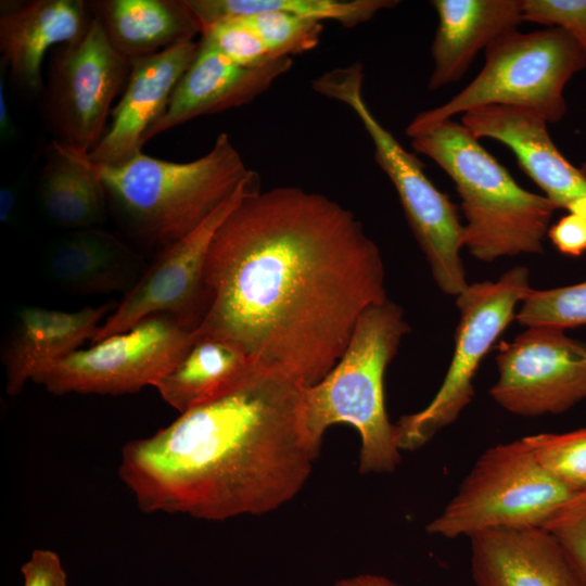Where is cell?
<instances>
[{
	"mask_svg": "<svg viewBox=\"0 0 586 586\" xmlns=\"http://www.w3.org/2000/svg\"><path fill=\"white\" fill-rule=\"evenodd\" d=\"M384 278L352 211L297 187L258 188L212 241L194 332L311 386L341 359L362 313L387 300Z\"/></svg>",
	"mask_w": 586,
	"mask_h": 586,
	"instance_id": "6da1fadb",
	"label": "cell"
},
{
	"mask_svg": "<svg viewBox=\"0 0 586 586\" xmlns=\"http://www.w3.org/2000/svg\"><path fill=\"white\" fill-rule=\"evenodd\" d=\"M305 387L254 362L222 395L125 444L118 475L145 513L225 521L273 511L319 456L302 429Z\"/></svg>",
	"mask_w": 586,
	"mask_h": 586,
	"instance_id": "7a4b0ae2",
	"label": "cell"
},
{
	"mask_svg": "<svg viewBox=\"0 0 586 586\" xmlns=\"http://www.w3.org/2000/svg\"><path fill=\"white\" fill-rule=\"evenodd\" d=\"M411 146L454 181L467 220L463 247L482 262L544 251L557 209L523 189L461 123L446 119L407 131Z\"/></svg>",
	"mask_w": 586,
	"mask_h": 586,
	"instance_id": "3957f363",
	"label": "cell"
},
{
	"mask_svg": "<svg viewBox=\"0 0 586 586\" xmlns=\"http://www.w3.org/2000/svg\"><path fill=\"white\" fill-rule=\"evenodd\" d=\"M71 151L100 180L131 232L161 250L201 225L253 173L225 132L206 154L182 163L141 151L118 164H98Z\"/></svg>",
	"mask_w": 586,
	"mask_h": 586,
	"instance_id": "277c9868",
	"label": "cell"
},
{
	"mask_svg": "<svg viewBox=\"0 0 586 586\" xmlns=\"http://www.w3.org/2000/svg\"><path fill=\"white\" fill-rule=\"evenodd\" d=\"M409 330L403 309L391 300L370 306L359 317L334 368L304 388L301 423L317 454L324 432L346 423L360 436V473H388L397 468L400 450L385 409L383 382L386 367Z\"/></svg>",
	"mask_w": 586,
	"mask_h": 586,
	"instance_id": "5b68a950",
	"label": "cell"
},
{
	"mask_svg": "<svg viewBox=\"0 0 586 586\" xmlns=\"http://www.w3.org/2000/svg\"><path fill=\"white\" fill-rule=\"evenodd\" d=\"M364 66L356 62L321 74L311 88L355 113L373 143L375 162L398 194L435 283L443 293L457 296L469 284L460 255L464 225L456 205L432 183L417 156L373 115L364 98Z\"/></svg>",
	"mask_w": 586,
	"mask_h": 586,
	"instance_id": "8992f818",
	"label": "cell"
},
{
	"mask_svg": "<svg viewBox=\"0 0 586 586\" xmlns=\"http://www.w3.org/2000/svg\"><path fill=\"white\" fill-rule=\"evenodd\" d=\"M484 53L485 63L475 78L441 106L417 114L406 132L489 105L530 109L557 123L566 112L565 85L586 66L581 46L558 27L511 31Z\"/></svg>",
	"mask_w": 586,
	"mask_h": 586,
	"instance_id": "52a82bcc",
	"label": "cell"
},
{
	"mask_svg": "<svg viewBox=\"0 0 586 586\" xmlns=\"http://www.w3.org/2000/svg\"><path fill=\"white\" fill-rule=\"evenodd\" d=\"M574 493L539 463L524 438L497 444L481 454L426 532L451 539L542 527Z\"/></svg>",
	"mask_w": 586,
	"mask_h": 586,
	"instance_id": "ba28073f",
	"label": "cell"
},
{
	"mask_svg": "<svg viewBox=\"0 0 586 586\" xmlns=\"http://www.w3.org/2000/svg\"><path fill=\"white\" fill-rule=\"evenodd\" d=\"M531 289L526 267L517 266L497 281L469 283L456 297L459 321L453 357L442 385L420 411L394 424L399 450H416L453 424L474 395L473 379L482 359L508 324Z\"/></svg>",
	"mask_w": 586,
	"mask_h": 586,
	"instance_id": "9c48e42d",
	"label": "cell"
},
{
	"mask_svg": "<svg viewBox=\"0 0 586 586\" xmlns=\"http://www.w3.org/2000/svg\"><path fill=\"white\" fill-rule=\"evenodd\" d=\"M195 339L194 329L180 319L164 314L151 316L54 361L33 381L58 395L135 393L155 387Z\"/></svg>",
	"mask_w": 586,
	"mask_h": 586,
	"instance_id": "30bf717a",
	"label": "cell"
},
{
	"mask_svg": "<svg viewBox=\"0 0 586 586\" xmlns=\"http://www.w3.org/2000/svg\"><path fill=\"white\" fill-rule=\"evenodd\" d=\"M130 66L94 17L81 37L56 47L43 101L54 141L88 155L106 131L112 103L124 91Z\"/></svg>",
	"mask_w": 586,
	"mask_h": 586,
	"instance_id": "8fae6325",
	"label": "cell"
},
{
	"mask_svg": "<svg viewBox=\"0 0 586 586\" xmlns=\"http://www.w3.org/2000/svg\"><path fill=\"white\" fill-rule=\"evenodd\" d=\"M253 171L201 225L161 250L137 283L125 293L91 343L129 330L145 318L170 315L195 330L202 316L203 277L212 241L234 208L258 189Z\"/></svg>",
	"mask_w": 586,
	"mask_h": 586,
	"instance_id": "7c38bea8",
	"label": "cell"
},
{
	"mask_svg": "<svg viewBox=\"0 0 586 586\" xmlns=\"http://www.w3.org/2000/svg\"><path fill=\"white\" fill-rule=\"evenodd\" d=\"M492 398L522 417L557 415L586 399V345L562 329L530 327L496 356Z\"/></svg>",
	"mask_w": 586,
	"mask_h": 586,
	"instance_id": "4fadbf2b",
	"label": "cell"
},
{
	"mask_svg": "<svg viewBox=\"0 0 586 586\" xmlns=\"http://www.w3.org/2000/svg\"><path fill=\"white\" fill-rule=\"evenodd\" d=\"M200 41L183 42L130 60V72L111 124L86 157L98 164H118L142 151L143 138L165 114L180 79L194 61Z\"/></svg>",
	"mask_w": 586,
	"mask_h": 586,
	"instance_id": "5bb4252c",
	"label": "cell"
},
{
	"mask_svg": "<svg viewBox=\"0 0 586 586\" xmlns=\"http://www.w3.org/2000/svg\"><path fill=\"white\" fill-rule=\"evenodd\" d=\"M199 41L194 61L177 85L165 114L145 133L143 145L191 119L249 104L293 64L292 58L282 56L257 66H242Z\"/></svg>",
	"mask_w": 586,
	"mask_h": 586,
	"instance_id": "9a60e30c",
	"label": "cell"
},
{
	"mask_svg": "<svg viewBox=\"0 0 586 586\" xmlns=\"http://www.w3.org/2000/svg\"><path fill=\"white\" fill-rule=\"evenodd\" d=\"M461 124L479 140L489 138L507 145L557 209L586 196V178L557 149L548 122L537 112L489 105L464 113Z\"/></svg>",
	"mask_w": 586,
	"mask_h": 586,
	"instance_id": "2e32d148",
	"label": "cell"
},
{
	"mask_svg": "<svg viewBox=\"0 0 586 586\" xmlns=\"http://www.w3.org/2000/svg\"><path fill=\"white\" fill-rule=\"evenodd\" d=\"M470 540L475 586H586L566 552L543 527L493 530Z\"/></svg>",
	"mask_w": 586,
	"mask_h": 586,
	"instance_id": "e0dca14e",
	"label": "cell"
},
{
	"mask_svg": "<svg viewBox=\"0 0 586 586\" xmlns=\"http://www.w3.org/2000/svg\"><path fill=\"white\" fill-rule=\"evenodd\" d=\"M116 305L111 302L76 311L35 306L20 310L2 353L7 393L18 395L42 369L81 348L86 341L92 342Z\"/></svg>",
	"mask_w": 586,
	"mask_h": 586,
	"instance_id": "ac0fdd59",
	"label": "cell"
},
{
	"mask_svg": "<svg viewBox=\"0 0 586 586\" xmlns=\"http://www.w3.org/2000/svg\"><path fill=\"white\" fill-rule=\"evenodd\" d=\"M92 18L81 0H35L4 5L0 14V51L14 80L35 93L43 89L42 61L50 48L71 43Z\"/></svg>",
	"mask_w": 586,
	"mask_h": 586,
	"instance_id": "d6986e66",
	"label": "cell"
},
{
	"mask_svg": "<svg viewBox=\"0 0 586 586\" xmlns=\"http://www.w3.org/2000/svg\"><path fill=\"white\" fill-rule=\"evenodd\" d=\"M438 25L431 46L435 91L460 80L480 51L523 23L522 0H433Z\"/></svg>",
	"mask_w": 586,
	"mask_h": 586,
	"instance_id": "ffe728a7",
	"label": "cell"
},
{
	"mask_svg": "<svg viewBox=\"0 0 586 586\" xmlns=\"http://www.w3.org/2000/svg\"><path fill=\"white\" fill-rule=\"evenodd\" d=\"M52 279L74 293H127L146 269L141 255L116 235L78 229L52 243L47 254Z\"/></svg>",
	"mask_w": 586,
	"mask_h": 586,
	"instance_id": "44dd1931",
	"label": "cell"
},
{
	"mask_svg": "<svg viewBox=\"0 0 586 586\" xmlns=\"http://www.w3.org/2000/svg\"><path fill=\"white\" fill-rule=\"evenodd\" d=\"M89 10L128 60L194 41L201 26L184 0H95Z\"/></svg>",
	"mask_w": 586,
	"mask_h": 586,
	"instance_id": "7402d4cb",
	"label": "cell"
},
{
	"mask_svg": "<svg viewBox=\"0 0 586 586\" xmlns=\"http://www.w3.org/2000/svg\"><path fill=\"white\" fill-rule=\"evenodd\" d=\"M254 362L233 342L196 337L155 388L168 405L182 413L226 393Z\"/></svg>",
	"mask_w": 586,
	"mask_h": 586,
	"instance_id": "603a6c76",
	"label": "cell"
},
{
	"mask_svg": "<svg viewBox=\"0 0 586 586\" xmlns=\"http://www.w3.org/2000/svg\"><path fill=\"white\" fill-rule=\"evenodd\" d=\"M39 191L44 212L59 226L95 228L105 218L102 183L74 152L56 141L52 142Z\"/></svg>",
	"mask_w": 586,
	"mask_h": 586,
	"instance_id": "cb8c5ba5",
	"label": "cell"
},
{
	"mask_svg": "<svg viewBox=\"0 0 586 586\" xmlns=\"http://www.w3.org/2000/svg\"><path fill=\"white\" fill-rule=\"evenodd\" d=\"M201 26L212 25L264 10L281 11L304 18L331 20L344 27L370 21L378 12L398 4L396 0H184Z\"/></svg>",
	"mask_w": 586,
	"mask_h": 586,
	"instance_id": "d4e9b609",
	"label": "cell"
},
{
	"mask_svg": "<svg viewBox=\"0 0 586 586\" xmlns=\"http://www.w3.org/2000/svg\"><path fill=\"white\" fill-rule=\"evenodd\" d=\"M515 320L526 327L569 329L586 324V280L524 295Z\"/></svg>",
	"mask_w": 586,
	"mask_h": 586,
	"instance_id": "484cf974",
	"label": "cell"
},
{
	"mask_svg": "<svg viewBox=\"0 0 586 586\" xmlns=\"http://www.w3.org/2000/svg\"><path fill=\"white\" fill-rule=\"evenodd\" d=\"M523 438L552 476L575 492L586 488V428Z\"/></svg>",
	"mask_w": 586,
	"mask_h": 586,
	"instance_id": "4316f807",
	"label": "cell"
},
{
	"mask_svg": "<svg viewBox=\"0 0 586 586\" xmlns=\"http://www.w3.org/2000/svg\"><path fill=\"white\" fill-rule=\"evenodd\" d=\"M242 18L275 58H292L317 48L323 30V22L275 10H264Z\"/></svg>",
	"mask_w": 586,
	"mask_h": 586,
	"instance_id": "83f0119b",
	"label": "cell"
},
{
	"mask_svg": "<svg viewBox=\"0 0 586 586\" xmlns=\"http://www.w3.org/2000/svg\"><path fill=\"white\" fill-rule=\"evenodd\" d=\"M201 40L242 66H257L278 59L271 55L257 33L242 17L212 25L202 31Z\"/></svg>",
	"mask_w": 586,
	"mask_h": 586,
	"instance_id": "f1b7e54d",
	"label": "cell"
},
{
	"mask_svg": "<svg viewBox=\"0 0 586 586\" xmlns=\"http://www.w3.org/2000/svg\"><path fill=\"white\" fill-rule=\"evenodd\" d=\"M542 527L559 543L586 581V488L574 493Z\"/></svg>",
	"mask_w": 586,
	"mask_h": 586,
	"instance_id": "f546056e",
	"label": "cell"
},
{
	"mask_svg": "<svg viewBox=\"0 0 586 586\" xmlns=\"http://www.w3.org/2000/svg\"><path fill=\"white\" fill-rule=\"evenodd\" d=\"M522 18L565 30L586 54V0H522Z\"/></svg>",
	"mask_w": 586,
	"mask_h": 586,
	"instance_id": "4dcf8cb0",
	"label": "cell"
},
{
	"mask_svg": "<svg viewBox=\"0 0 586 586\" xmlns=\"http://www.w3.org/2000/svg\"><path fill=\"white\" fill-rule=\"evenodd\" d=\"M24 586H67L60 557L50 549H35L21 566Z\"/></svg>",
	"mask_w": 586,
	"mask_h": 586,
	"instance_id": "1f68e13d",
	"label": "cell"
},
{
	"mask_svg": "<svg viewBox=\"0 0 586 586\" xmlns=\"http://www.w3.org/2000/svg\"><path fill=\"white\" fill-rule=\"evenodd\" d=\"M547 235L561 253L579 256L586 252V218L569 212L548 229Z\"/></svg>",
	"mask_w": 586,
	"mask_h": 586,
	"instance_id": "d6a6232c",
	"label": "cell"
},
{
	"mask_svg": "<svg viewBox=\"0 0 586 586\" xmlns=\"http://www.w3.org/2000/svg\"><path fill=\"white\" fill-rule=\"evenodd\" d=\"M17 202L16 187L7 186L0 190V221L8 224L14 215Z\"/></svg>",
	"mask_w": 586,
	"mask_h": 586,
	"instance_id": "836d02e7",
	"label": "cell"
},
{
	"mask_svg": "<svg viewBox=\"0 0 586 586\" xmlns=\"http://www.w3.org/2000/svg\"><path fill=\"white\" fill-rule=\"evenodd\" d=\"M334 586H403L393 581L374 574H360L351 578L337 581Z\"/></svg>",
	"mask_w": 586,
	"mask_h": 586,
	"instance_id": "e575fe53",
	"label": "cell"
},
{
	"mask_svg": "<svg viewBox=\"0 0 586 586\" xmlns=\"http://www.w3.org/2000/svg\"><path fill=\"white\" fill-rule=\"evenodd\" d=\"M15 135V128L9 114L4 82L0 79V136L9 140Z\"/></svg>",
	"mask_w": 586,
	"mask_h": 586,
	"instance_id": "d590c367",
	"label": "cell"
},
{
	"mask_svg": "<svg viewBox=\"0 0 586 586\" xmlns=\"http://www.w3.org/2000/svg\"><path fill=\"white\" fill-rule=\"evenodd\" d=\"M565 209L570 213H575L586 218V196L575 199L565 207Z\"/></svg>",
	"mask_w": 586,
	"mask_h": 586,
	"instance_id": "8d00e7d4",
	"label": "cell"
},
{
	"mask_svg": "<svg viewBox=\"0 0 586 586\" xmlns=\"http://www.w3.org/2000/svg\"><path fill=\"white\" fill-rule=\"evenodd\" d=\"M579 170L583 174V176L586 178V162L582 164Z\"/></svg>",
	"mask_w": 586,
	"mask_h": 586,
	"instance_id": "74e56055",
	"label": "cell"
}]
</instances>
